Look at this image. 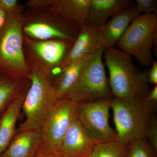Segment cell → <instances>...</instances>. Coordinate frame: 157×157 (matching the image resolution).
<instances>
[{
  "instance_id": "27",
  "label": "cell",
  "mask_w": 157,
  "mask_h": 157,
  "mask_svg": "<svg viewBox=\"0 0 157 157\" xmlns=\"http://www.w3.org/2000/svg\"><path fill=\"white\" fill-rule=\"evenodd\" d=\"M145 100L149 103L156 105L157 101V85L155 86L154 88L150 90L145 97Z\"/></svg>"
},
{
  "instance_id": "28",
  "label": "cell",
  "mask_w": 157,
  "mask_h": 157,
  "mask_svg": "<svg viewBox=\"0 0 157 157\" xmlns=\"http://www.w3.org/2000/svg\"><path fill=\"white\" fill-rule=\"evenodd\" d=\"M8 17V14L0 7V33L6 25Z\"/></svg>"
},
{
  "instance_id": "14",
  "label": "cell",
  "mask_w": 157,
  "mask_h": 157,
  "mask_svg": "<svg viewBox=\"0 0 157 157\" xmlns=\"http://www.w3.org/2000/svg\"><path fill=\"white\" fill-rule=\"evenodd\" d=\"M31 81L0 117V155L6 150L17 131L16 123Z\"/></svg>"
},
{
  "instance_id": "8",
  "label": "cell",
  "mask_w": 157,
  "mask_h": 157,
  "mask_svg": "<svg viewBox=\"0 0 157 157\" xmlns=\"http://www.w3.org/2000/svg\"><path fill=\"white\" fill-rule=\"evenodd\" d=\"M72 42L58 40H35L24 35L23 50L27 64L39 70L52 81L70 52Z\"/></svg>"
},
{
  "instance_id": "16",
  "label": "cell",
  "mask_w": 157,
  "mask_h": 157,
  "mask_svg": "<svg viewBox=\"0 0 157 157\" xmlns=\"http://www.w3.org/2000/svg\"><path fill=\"white\" fill-rule=\"evenodd\" d=\"M133 4L131 0H90L86 22L94 28H101L109 17Z\"/></svg>"
},
{
  "instance_id": "29",
  "label": "cell",
  "mask_w": 157,
  "mask_h": 157,
  "mask_svg": "<svg viewBox=\"0 0 157 157\" xmlns=\"http://www.w3.org/2000/svg\"><path fill=\"white\" fill-rule=\"evenodd\" d=\"M33 157H61L58 155L53 154L46 153L38 151L37 153Z\"/></svg>"
},
{
  "instance_id": "6",
  "label": "cell",
  "mask_w": 157,
  "mask_h": 157,
  "mask_svg": "<svg viewBox=\"0 0 157 157\" xmlns=\"http://www.w3.org/2000/svg\"><path fill=\"white\" fill-rule=\"evenodd\" d=\"M24 35L35 40H58L73 43L81 28L71 24L49 7L23 13Z\"/></svg>"
},
{
  "instance_id": "17",
  "label": "cell",
  "mask_w": 157,
  "mask_h": 157,
  "mask_svg": "<svg viewBox=\"0 0 157 157\" xmlns=\"http://www.w3.org/2000/svg\"><path fill=\"white\" fill-rule=\"evenodd\" d=\"M90 0H55L51 9L67 22L81 28L87 21Z\"/></svg>"
},
{
  "instance_id": "5",
  "label": "cell",
  "mask_w": 157,
  "mask_h": 157,
  "mask_svg": "<svg viewBox=\"0 0 157 157\" xmlns=\"http://www.w3.org/2000/svg\"><path fill=\"white\" fill-rule=\"evenodd\" d=\"M157 14H139L129 25L117 43L120 50L133 56L140 65L149 66L156 56Z\"/></svg>"
},
{
  "instance_id": "18",
  "label": "cell",
  "mask_w": 157,
  "mask_h": 157,
  "mask_svg": "<svg viewBox=\"0 0 157 157\" xmlns=\"http://www.w3.org/2000/svg\"><path fill=\"white\" fill-rule=\"evenodd\" d=\"M92 54L81 58L70 64L54 79L52 82L56 89L58 100L66 97L68 90L80 75Z\"/></svg>"
},
{
  "instance_id": "11",
  "label": "cell",
  "mask_w": 157,
  "mask_h": 157,
  "mask_svg": "<svg viewBox=\"0 0 157 157\" xmlns=\"http://www.w3.org/2000/svg\"><path fill=\"white\" fill-rule=\"evenodd\" d=\"M139 14L140 13L133 4L113 15L100 29V39L102 48H113L129 25Z\"/></svg>"
},
{
  "instance_id": "21",
  "label": "cell",
  "mask_w": 157,
  "mask_h": 157,
  "mask_svg": "<svg viewBox=\"0 0 157 157\" xmlns=\"http://www.w3.org/2000/svg\"><path fill=\"white\" fill-rule=\"evenodd\" d=\"M156 153L145 138L130 140L126 147V157H156Z\"/></svg>"
},
{
  "instance_id": "13",
  "label": "cell",
  "mask_w": 157,
  "mask_h": 157,
  "mask_svg": "<svg viewBox=\"0 0 157 157\" xmlns=\"http://www.w3.org/2000/svg\"><path fill=\"white\" fill-rule=\"evenodd\" d=\"M100 29L92 27L86 21L81 28L68 56L63 63L61 72L78 59L92 54L102 48L100 39Z\"/></svg>"
},
{
  "instance_id": "1",
  "label": "cell",
  "mask_w": 157,
  "mask_h": 157,
  "mask_svg": "<svg viewBox=\"0 0 157 157\" xmlns=\"http://www.w3.org/2000/svg\"><path fill=\"white\" fill-rule=\"evenodd\" d=\"M103 57L109 71V85L113 98L147 95L150 90L148 70L141 72L133 63L131 56L115 48L104 49Z\"/></svg>"
},
{
  "instance_id": "4",
  "label": "cell",
  "mask_w": 157,
  "mask_h": 157,
  "mask_svg": "<svg viewBox=\"0 0 157 157\" xmlns=\"http://www.w3.org/2000/svg\"><path fill=\"white\" fill-rule=\"evenodd\" d=\"M30 80V85L21 107L25 120L17 128L16 133L41 129L58 100L53 82L45 74L31 70Z\"/></svg>"
},
{
  "instance_id": "10",
  "label": "cell",
  "mask_w": 157,
  "mask_h": 157,
  "mask_svg": "<svg viewBox=\"0 0 157 157\" xmlns=\"http://www.w3.org/2000/svg\"><path fill=\"white\" fill-rule=\"evenodd\" d=\"M76 103L64 98L59 99L42 128L38 151L58 154L63 139L75 116Z\"/></svg>"
},
{
  "instance_id": "2",
  "label": "cell",
  "mask_w": 157,
  "mask_h": 157,
  "mask_svg": "<svg viewBox=\"0 0 157 157\" xmlns=\"http://www.w3.org/2000/svg\"><path fill=\"white\" fill-rule=\"evenodd\" d=\"M25 6L19 4L8 15L0 33V73L21 79H29L31 70L26 62L23 50L22 16Z\"/></svg>"
},
{
  "instance_id": "3",
  "label": "cell",
  "mask_w": 157,
  "mask_h": 157,
  "mask_svg": "<svg viewBox=\"0 0 157 157\" xmlns=\"http://www.w3.org/2000/svg\"><path fill=\"white\" fill-rule=\"evenodd\" d=\"M155 107L143 96L113 98L111 108L116 129V140L128 143L135 139H147L149 121Z\"/></svg>"
},
{
  "instance_id": "23",
  "label": "cell",
  "mask_w": 157,
  "mask_h": 157,
  "mask_svg": "<svg viewBox=\"0 0 157 157\" xmlns=\"http://www.w3.org/2000/svg\"><path fill=\"white\" fill-rule=\"evenodd\" d=\"M147 137L152 147L157 151V120L155 114L151 117L147 127Z\"/></svg>"
},
{
  "instance_id": "25",
  "label": "cell",
  "mask_w": 157,
  "mask_h": 157,
  "mask_svg": "<svg viewBox=\"0 0 157 157\" xmlns=\"http://www.w3.org/2000/svg\"><path fill=\"white\" fill-rule=\"evenodd\" d=\"M55 2V0H30L26 4V7L29 9H39L49 7Z\"/></svg>"
},
{
  "instance_id": "24",
  "label": "cell",
  "mask_w": 157,
  "mask_h": 157,
  "mask_svg": "<svg viewBox=\"0 0 157 157\" xmlns=\"http://www.w3.org/2000/svg\"><path fill=\"white\" fill-rule=\"evenodd\" d=\"M19 5L17 0H0V7L8 15L15 11Z\"/></svg>"
},
{
  "instance_id": "15",
  "label": "cell",
  "mask_w": 157,
  "mask_h": 157,
  "mask_svg": "<svg viewBox=\"0 0 157 157\" xmlns=\"http://www.w3.org/2000/svg\"><path fill=\"white\" fill-rule=\"evenodd\" d=\"M41 142L40 129H32L16 133L0 157H33Z\"/></svg>"
},
{
  "instance_id": "20",
  "label": "cell",
  "mask_w": 157,
  "mask_h": 157,
  "mask_svg": "<svg viewBox=\"0 0 157 157\" xmlns=\"http://www.w3.org/2000/svg\"><path fill=\"white\" fill-rule=\"evenodd\" d=\"M127 144L117 140L96 144L89 157H126Z\"/></svg>"
},
{
  "instance_id": "12",
  "label": "cell",
  "mask_w": 157,
  "mask_h": 157,
  "mask_svg": "<svg viewBox=\"0 0 157 157\" xmlns=\"http://www.w3.org/2000/svg\"><path fill=\"white\" fill-rule=\"evenodd\" d=\"M95 144L75 117L65 135L58 155L61 157H89Z\"/></svg>"
},
{
  "instance_id": "9",
  "label": "cell",
  "mask_w": 157,
  "mask_h": 157,
  "mask_svg": "<svg viewBox=\"0 0 157 157\" xmlns=\"http://www.w3.org/2000/svg\"><path fill=\"white\" fill-rule=\"evenodd\" d=\"M113 98L76 104L75 106L76 120L88 138L95 144L116 139V131L109 124Z\"/></svg>"
},
{
  "instance_id": "22",
  "label": "cell",
  "mask_w": 157,
  "mask_h": 157,
  "mask_svg": "<svg viewBox=\"0 0 157 157\" xmlns=\"http://www.w3.org/2000/svg\"><path fill=\"white\" fill-rule=\"evenodd\" d=\"M135 8L139 13L144 14H157L156 0H136Z\"/></svg>"
},
{
  "instance_id": "7",
  "label": "cell",
  "mask_w": 157,
  "mask_h": 157,
  "mask_svg": "<svg viewBox=\"0 0 157 157\" xmlns=\"http://www.w3.org/2000/svg\"><path fill=\"white\" fill-rule=\"evenodd\" d=\"M104 48L93 53L66 97L76 104L113 98L103 61Z\"/></svg>"
},
{
  "instance_id": "26",
  "label": "cell",
  "mask_w": 157,
  "mask_h": 157,
  "mask_svg": "<svg viewBox=\"0 0 157 157\" xmlns=\"http://www.w3.org/2000/svg\"><path fill=\"white\" fill-rule=\"evenodd\" d=\"M152 67L148 70V82L156 85L157 84V62L153 61L151 63Z\"/></svg>"
},
{
  "instance_id": "19",
  "label": "cell",
  "mask_w": 157,
  "mask_h": 157,
  "mask_svg": "<svg viewBox=\"0 0 157 157\" xmlns=\"http://www.w3.org/2000/svg\"><path fill=\"white\" fill-rule=\"evenodd\" d=\"M30 82L29 79H18L0 73V117Z\"/></svg>"
}]
</instances>
